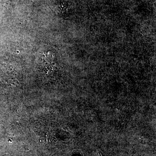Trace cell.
<instances>
[{"label":"cell","mask_w":156,"mask_h":156,"mask_svg":"<svg viewBox=\"0 0 156 156\" xmlns=\"http://www.w3.org/2000/svg\"></svg>","instance_id":"6da1fadb"}]
</instances>
